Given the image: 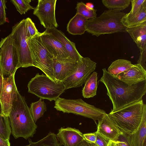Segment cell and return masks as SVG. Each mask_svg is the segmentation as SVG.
<instances>
[{
  "label": "cell",
  "mask_w": 146,
  "mask_h": 146,
  "mask_svg": "<svg viewBox=\"0 0 146 146\" xmlns=\"http://www.w3.org/2000/svg\"><path fill=\"white\" fill-rule=\"evenodd\" d=\"M99 81L106 86L107 94L113 105L111 112L115 111L142 99L146 93V80L129 85L110 74L106 68Z\"/></svg>",
  "instance_id": "6da1fadb"
},
{
  "label": "cell",
  "mask_w": 146,
  "mask_h": 146,
  "mask_svg": "<svg viewBox=\"0 0 146 146\" xmlns=\"http://www.w3.org/2000/svg\"><path fill=\"white\" fill-rule=\"evenodd\" d=\"M8 117L11 133L15 139L22 137L27 139L33 137L37 126L33 119L25 97L19 92Z\"/></svg>",
  "instance_id": "7a4b0ae2"
},
{
  "label": "cell",
  "mask_w": 146,
  "mask_h": 146,
  "mask_svg": "<svg viewBox=\"0 0 146 146\" xmlns=\"http://www.w3.org/2000/svg\"><path fill=\"white\" fill-rule=\"evenodd\" d=\"M146 111L142 99L108 115L122 134L130 135L136 132Z\"/></svg>",
  "instance_id": "3957f363"
},
{
  "label": "cell",
  "mask_w": 146,
  "mask_h": 146,
  "mask_svg": "<svg viewBox=\"0 0 146 146\" xmlns=\"http://www.w3.org/2000/svg\"><path fill=\"white\" fill-rule=\"evenodd\" d=\"M125 14L118 10H105L99 17L88 20L86 31L97 37L102 35L126 32L127 27L121 22Z\"/></svg>",
  "instance_id": "277c9868"
},
{
  "label": "cell",
  "mask_w": 146,
  "mask_h": 146,
  "mask_svg": "<svg viewBox=\"0 0 146 146\" xmlns=\"http://www.w3.org/2000/svg\"><path fill=\"white\" fill-rule=\"evenodd\" d=\"M40 33L29 37L26 40L30 49L33 66L40 70L53 81L57 82L54 73V58L43 44Z\"/></svg>",
  "instance_id": "5b68a950"
},
{
  "label": "cell",
  "mask_w": 146,
  "mask_h": 146,
  "mask_svg": "<svg viewBox=\"0 0 146 146\" xmlns=\"http://www.w3.org/2000/svg\"><path fill=\"white\" fill-rule=\"evenodd\" d=\"M27 87L29 93L50 101L56 100L65 91L62 82H55L46 75L39 73L31 79Z\"/></svg>",
  "instance_id": "8992f818"
},
{
  "label": "cell",
  "mask_w": 146,
  "mask_h": 146,
  "mask_svg": "<svg viewBox=\"0 0 146 146\" xmlns=\"http://www.w3.org/2000/svg\"><path fill=\"white\" fill-rule=\"evenodd\" d=\"M55 102L54 107L57 110L90 118L95 122L106 113L104 110L88 104L81 99H67L59 97Z\"/></svg>",
  "instance_id": "52a82bcc"
},
{
  "label": "cell",
  "mask_w": 146,
  "mask_h": 146,
  "mask_svg": "<svg viewBox=\"0 0 146 146\" xmlns=\"http://www.w3.org/2000/svg\"><path fill=\"white\" fill-rule=\"evenodd\" d=\"M10 34L18 54L19 68L33 66L30 49L26 41L30 36L27 30L26 19L13 26Z\"/></svg>",
  "instance_id": "ba28073f"
},
{
  "label": "cell",
  "mask_w": 146,
  "mask_h": 146,
  "mask_svg": "<svg viewBox=\"0 0 146 146\" xmlns=\"http://www.w3.org/2000/svg\"><path fill=\"white\" fill-rule=\"evenodd\" d=\"M19 64L17 50L9 34L0 41V68L3 76L8 77L15 73Z\"/></svg>",
  "instance_id": "9c48e42d"
},
{
  "label": "cell",
  "mask_w": 146,
  "mask_h": 146,
  "mask_svg": "<svg viewBox=\"0 0 146 146\" xmlns=\"http://www.w3.org/2000/svg\"><path fill=\"white\" fill-rule=\"evenodd\" d=\"M96 67V63L88 57H82L78 62L75 71L62 82L65 90L82 86Z\"/></svg>",
  "instance_id": "30bf717a"
},
{
  "label": "cell",
  "mask_w": 146,
  "mask_h": 146,
  "mask_svg": "<svg viewBox=\"0 0 146 146\" xmlns=\"http://www.w3.org/2000/svg\"><path fill=\"white\" fill-rule=\"evenodd\" d=\"M56 0H38L33 14L39 20L41 24L46 29L57 27L55 16Z\"/></svg>",
  "instance_id": "8fae6325"
},
{
  "label": "cell",
  "mask_w": 146,
  "mask_h": 146,
  "mask_svg": "<svg viewBox=\"0 0 146 146\" xmlns=\"http://www.w3.org/2000/svg\"><path fill=\"white\" fill-rule=\"evenodd\" d=\"M15 73L4 78L1 92L0 96L3 114L8 117L14 101L19 92L15 84Z\"/></svg>",
  "instance_id": "7c38bea8"
},
{
  "label": "cell",
  "mask_w": 146,
  "mask_h": 146,
  "mask_svg": "<svg viewBox=\"0 0 146 146\" xmlns=\"http://www.w3.org/2000/svg\"><path fill=\"white\" fill-rule=\"evenodd\" d=\"M77 62L69 57L66 58H54L53 68L56 81L62 82L72 75L75 70Z\"/></svg>",
  "instance_id": "4fadbf2b"
},
{
  "label": "cell",
  "mask_w": 146,
  "mask_h": 146,
  "mask_svg": "<svg viewBox=\"0 0 146 146\" xmlns=\"http://www.w3.org/2000/svg\"><path fill=\"white\" fill-rule=\"evenodd\" d=\"M44 32L50 35L60 42L68 51L70 58L77 62L80 60L82 56L78 51L75 43L71 41L61 31L53 27L46 29Z\"/></svg>",
  "instance_id": "5bb4252c"
},
{
  "label": "cell",
  "mask_w": 146,
  "mask_h": 146,
  "mask_svg": "<svg viewBox=\"0 0 146 146\" xmlns=\"http://www.w3.org/2000/svg\"><path fill=\"white\" fill-rule=\"evenodd\" d=\"M83 135L78 129L68 127L60 128L56 136L61 146H76L84 139Z\"/></svg>",
  "instance_id": "9a60e30c"
},
{
  "label": "cell",
  "mask_w": 146,
  "mask_h": 146,
  "mask_svg": "<svg viewBox=\"0 0 146 146\" xmlns=\"http://www.w3.org/2000/svg\"><path fill=\"white\" fill-rule=\"evenodd\" d=\"M117 77L128 85H131L146 80V70L139 64H134L119 74Z\"/></svg>",
  "instance_id": "2e32d148"
},
{
  "label": "cell",
  "mask_w": 146,
  "mask_h": 146,
  "mask_svg": "<svg viewBox=\"0 0 146 146\" xmlns=\"http://www.w3.org/2000/svg\"><path fill=\"white\" fill-rule=\"evenodd\" d=\"M42 41L47 49L54 58H66L69 54L64 46L50 35L43 32L40 33Z\"/></svg>",
  "instance_id": "e0dca14e"
},
{
  "label": "cell",
  "mask_w": 146,
  "mask_h": 146,
  "mask_svg": "<svg viewBox=\"0 0 146 146\" xmlns=\"http://www.w3.org/2000/svg\"><path fill=\"white\" fill-rule=\"evenodd\" d=\"M98 121L96 131L111 141H116L123 134L111 121L108 114L106 113Z\"/></svg>",
  "instance_id": "ac0fdd59"
},
{
  "label": "cell",
  "mask_w": 146,
  "mask_h": 146,
  "mask_svg": "<svg viewBox=\"0 0 146 146\" xmlns=\"http://www.w3.org/2000/svg\"><path fill=\"white\" fill-rule=\"evenodd\" d=\"M126 32L129 34L139 48L143 49L146 47V22L127 27Z\"/></svg>",
  "instance_id": "d6986e66"
},
{
  "label": "cell",
  "mask_w": 146,
  "mask_h": 146,
  "mask_svg": "<svg viewBox=\"0 0 146 146\" xmlns=\"http://www.w3.org/2000/svg\"><path fill=\"white\" fill-rule=\"evenodd\" d=\"M128 137L131 146H146V111L137 131Z\"/></svg>",
  "instance_id": "ffe728a7"
},
{
  "label": "cell",
  "mask_w": 146,
  "mask_h": 146,
  "mask_svg": "<svg viewBox=\"0 0 146 146\" xmlns=\"http://www.w3.org/2000/svg\"><path fill=\"white\" fill-rule=\"evenodd\" d=\"M87 20L83 16L76 13L68 22L67 31L73 35L83 34L86 31V25Z\"/></svg>",
  "instance_id": "44dd1931"
},
{
  "label": "cell",
  "mask_w": 146,
  "mask_h": 146,
  "mask_svg": "<svg viewBox=\"0 0 146 146\" xmlns=\"http://www.w3.org/2000/svg\"><path fill=\"white\" fill-rule=\"evenodd\" d=\"M121 22L126 27L136 26L146 22V6L142 7L137 12L125 14L122 17Z\"/></svg>",
  "instance_id": "7402d4cb"
},
{
  "label": "cell",
  "mask_w": 146,
  "mask_h": 146,
  "mask_svg": "<svg viewBox=\"0 0 146 146\" xmlns=\"http://www.w3.org/2000/svg\"><path fill=\"white\" fill-rule=\"evenodd\" d=\"M98 74L96 72H93L86 79L82 90L84 98H88L96 95L98 83Z\"/></svg>",
  "instance_id": "603a6c76"
},
{
  "label": "cell",
  "mask_w": 146,
  "mask_h": 146,
  "mask_svg": "<svg viewBox=\"0 0 146 146\" xmlns=\"http://www.w3.org/2000/svg\"><path fill=\"white\" fill-rule=\"evenodd\" d=\"M133 65L130 61L123 59H117L113 61L107 70L113 76L117 77L120 73L123 72Z\"/></svg>",
  "instance_id": "cb8c5ba5"
},
{
  "label": "cell",
  "mask_w": 146,
  "mask_h": 146,
  "mask_svg": "<svg viewBox=\"0 0 146 146\" xmlns=\"http://www.w3.org/2000/svg\"><path fill=\"white\" fill-rule=\"evenodd\" d=\"M29 144L25 146H61L56 135L51 132L42 139L36 142H33L28 139Z\"/></svg>",
  "instance_id": "d4e9b609"
},
{
  "label": "cell",
  "mask_w": 146,
  "mask_h": 146,
  "mask_svg": "<svg viewBox=\"0 0 146 146\" xmlns=\"http://www.w3.org/2000/svg\"><path fill=\"white\" fill-rule=\"evenodd\" d=\"M40 98L38 101L32 103L29 108L33 119L35 123L43 116L45 112L47 111L46 104Z\"/></svg>",
  "instance_id": "484cf974"
},
{
  "label": "cell",
  "mask_w": 146,
  "mask_h": 146,
  "mask_svg": "<svg viewBox=\"0 0 146 146\" xmlns=\"http://www.w3.org/2000/svg\"><path fill=\"white\" fill-rule=\"evenodd\" d=\"M11 133L8 117L3 114L0 115V136L5 140H9Z\"/></svg>",
  "instance_id": "4316f807"
},
{
  "label": "cell",
  "mask_w": 146,
  "mask_h": 146,
  "mask_svg": "<svg viewBox=\"0 0 146 146\" xmlns=\"http://www.w3.org/2000/svg\"><path fill=\"white\" fill-rule=\"evenodd\" d=\"M102 3L109 9L123 10L128 7L131 0H103Z\"/></svg>",
  "instance_id": "83f0119b"
},
{
  "label": "cell",
  "mask_w": 146,
  "mask_h": 146,
  "mask_svg": "<svg viewBox=\"0 0 146 146\" xmlns=\"http://www.w3.org/2000/svg\"><path fill=\"white\" fill-rule=\"evenodd\" d=\"M76 9L77 10L76 13L83 16L88 20L93 19L97 17V10L88 9L86 4L82 2L77 3Z\"/></svg>",
  "instance_id": "f1b7e54d"
},
{
  "label": "cell",
  "mask_w": 146,
  "mask_h": 146,
  "mask_svg": "<svg viewBox=\"0 0 146 146\" xmlns=\"http://www.w3.org/2000/svg\"><path fill=\"white\" fill-rule=\"evenodd\" d=\"M31 0H11V2L15 6L17 10L21 14H25L30 10L35 8L31 6L30 3Z\"/></svg>",
  "instance_id": "f546056e"
},
{
  "label": "cell",
  "mask_w": 146,
  "mask_h": 146,
  "mask_svg": "<svg viewBox=\"0 0 146 146\" xmlns=\"http://www.w3.org/2000/svg\"><path fill=\"white\" fill-rule=\"evenodd\" d=\"M26 25L27 32L30 37H32L40 33L36 28L34 23L31 19L28 17L26 19Z\"/></svg>",
  "instance_id": "4dcf8cb0"
},
{
  "label": "cell",
  "mask_w": 146,
  "mask_h": 146,
  "mask_svg": "<svg viewBox=\"0 0 146 146\" xmlns=\"http://www.w3.org/2000/svg\"><path fill=\"white\" fill-rule=\"evenodd\" d=\"M131 8L129 12L134 13L138 11L141 8L146 6V0H131Z\"/></svg>",
  "instance_id": "1f68e13d"
},
{
  "label": "cell",
  "mask_w": 146,
  "mask_h": 146,
  "mask_svg": "<svg viewBox=\"0 0 146 146\" xmlns=\"http://www.w3.org/2000/svg\"><path fill=\"white\" fill-rule=\"evenodd\" d=\"M7 2L6 0H0V25L6 22L5 9L7 8L6 6Z\"/></svg>",
  "instance_id": "d6a6232c"
},
{
  "label": "cell",
  "mask_w": 146,
  "mask_h": 146,
  "mask_svg": "<svg viewBox=\"0 0 146 146\" xmlns=\"http://www.w3.org/2000/svg\"><path fill=\"white\" fill-rule=\"evenodd\" d=\"M95 133L96 139L95 143L98 146H108L110 140L96 131Z\"/></svg>",
  "instance_id": "836d02e7"
},
{
  "label": "cell",
  "mask_w": 146,
  "mask_h": 146,
  "mask_svg": "<svg viewBox=\"0 0 146 146\" xmlns=\"http://www.w3.org/2000/svg\"><path fill=\"white\" fill-rule=\"evenodd\" d=\"M140 55L137 63L139 64L146 70V47L143 49H139Z\"/></svg>",
  "instance_id": "e575fe53"
},
{
  "label": "cell",
  "mask_w": 146,
  "mask_h": 146,
  "mask_svg": "<svg viewBox=\"0 0 146 146\" xmlns=\"http://www.w3.org/2000/svg\"><path fill=\"white\" fill-rule=\"evenodd\" d=\"M116 141L119 146H131L128 138V134H122Z\"/></svg>",
  "instance_id": "d590c367"
},
{
  "label": "cell",
  "mask_w": 146,
  "mask_h": 146,
  "mask_svg": "<svg viewBox=\"0 0 146 146\" xmlns=\"http://www.w3.org/2000/svg\"><path fill=\"white\" fill-rule=\"evenodd\" d=\"M83 135L84 139L87 141L95 143L96 139L95 132L84 134Z\"/></svg>",
  "instance_id": "8d00e7d4"
},
{
  "label": "cell",
  "mask_w": 146,
  "mask_h": 146,
  "mask_svg": "<svg viewBox=\"0 0 146 146\" xmlns=\"http://www.w3.org/2000/svg\"><path fill=\"white\" fill-rule=\"evenodd\" d=\"M76 146H98L95 143L87 141L84 139L78 143Z\"/></svg>",
  "instance_id": "74e56055"
},
{
  "label": "cell",
  "mask_w": 146,
  "mask_h": 146,
  "mask_svg": "<svg viewBox=\"0 0 146 146\" xmlns=\"http://www.w3.org/2000/svg\"><path fill=\"white\" fill-rule=\"evenodd\" d=\"M0 146H10L9 140H5L0 136Z\"/></svg>",
  "instance_id": "f35d334b"
},
{
  "label": "cell",
  "mask_w": 146,
  "mask_h": 146,
  "mask_svg": "<svg viewBox=\"0 0 146 146\" xmlns=\"http://www.w3.org/2000/svg\"><path fill=\"white\" fill-rule=\"evenodd\" d=\"M4 78L3 74L0 68V96L2 88Z\"/></svg>",
  "instance_id": "ab89813d"
},
{
  "label": "cell",
  "mask_w": 146,
  "mask_h": 146,
  "mask_svg": "<svg viewBox=\"0 0 146 146\" xmlns=\"http://www.w3.org/2000/svg\"><path fill=\"white\" fill-rule=\"evenodd\" d=\"M86 7L88 9L93 10L94 9V4L91 3H87L86 4Z\"/></svg>",
  "instance_id": "60d3db41"
},
{
  "label": "cell",
  "mask_w": 146,
  "mask_h": 146,
  "mask_svg": "<svg viewBox=\"0 0 146 146\" xmlns=\"http://www.w3.org/2000/svg\"><path fill=\"white\" fill-rule=\"evenodd\" d=\"M110 146H114L115 141L110 140Z\"/></svg>",
  "instance_id": "b9f144b4"
},
{
  "label": "cell",
  "mask_w": 146,
  "mask_h": 146,
  "mask_svg": "<svg viewBox=\"0 0 146 146\" xmlns=\"http://www.w3.org/2000/svg\"><path fill=\"white\" fill-rule=\"evenodd\" d=\"M3 114V113L2 106H1V102L0 101V115L2 114Z\"/></svg>",
  "instance_id": "7bdbcfd3"
},
{
  "label": "cell",
  "mask_w": 146,
  "mask_h": 146,
  "mask_svg": "<svg viewBox=\"0 0 146 146\" xmlns=\"http://www.w3.org/2000/svg\"><path fill=\"white\" fill-rule=\"evenodd\" d=\"M114 146H119L116 141H115Z\"/></svg>",
  "instance_id": "ee69618b"
},
{
  "label": "cell",
  "mask_w": 146,
  "mask_h": 146,
  "mask_svg": "<svg viewBox=\"0 0 146 146\" xmlns=\"http://www.w3.org/2000/svg\"><path fill=\"white\" fill-rule=\"evenodd\" d=\"M108 146H110V143H109V145H108Z\"/></svg>",
  "instance_id": "f6af8a7d"
},
{
  "label": "cell",
  "mask_w": 146,
  "mask_h": 146,
  "mask_svg": "<svg viewBox=\"0 0 146 146\" xmlns=\"http://www.w3.org/2000/svg\"></svg>",
  "instance_id": "bcb514c9"
}]
</instances>
